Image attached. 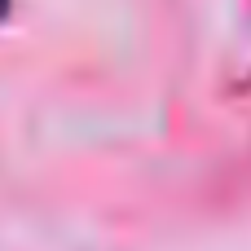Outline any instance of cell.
I'll use <instances>...</instances> for the list:
<instances>
[{
  "label": "cell",
  "mask_w": 251,
  "mask_h": 251,
  "mask_svg": "<svg viewBox=\"0 0 251 251\" xmlns=\"http://www.w3.org/2000/svg\"><path fill=\"white\" fill-rule=\"evenodd\" d=\"M4 13H9V0H0V18H4Z\"/></svg>",
  "instance_id": "1"
}]
</instances>
